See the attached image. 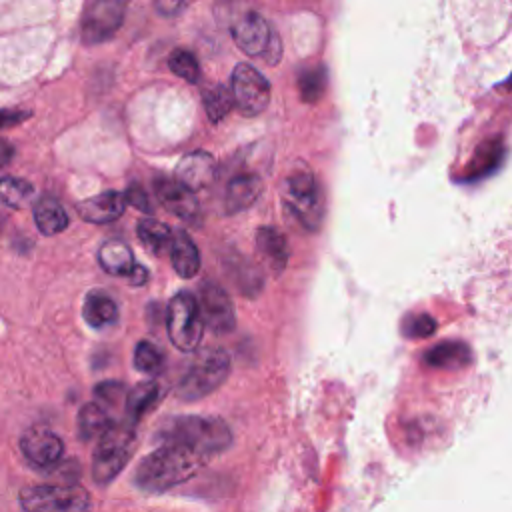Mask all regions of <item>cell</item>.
Returning a JSON list of instances; mask_svg holds the SVG:
<instances>
[{"label":"cell","mask_w":512,"mask_h":512,"mask_svg":"<svg viewBox=\"0 0 512 512\" xmlns=\"http://www.w3.org/2000/svg\"><path fill=\"white\" fill-rule=\"evenodd\" d=\"M204 462L202 456L186 446L160 444L138 462L132 480L138 490L160 494L190 480Z\"/></svg>","instance_id":"obj_1"},{"label":"cell","mask_w":512,"mask_h":512,"mask_svg":"<svg viewBox=\"0 0 512 512\" xmlns=\"http://www.w3.org/2000/svg\"><path fill=\"white\" fill-rule=\"evenodd\" d=\"M160 444L186 446L204 460L232 446L230 426L216 416H176L164 422L154 436Z\"/></svg>","instance_id":"obj_2"},{"label":"cell","mask_w":512,"mask_h":512,"mask_svg":"<svg viewBox=\"0 0 512 512\" xmlns=\"http://www.w3.org/2000/svg\"><path fill=\"white\" fill-rule=\"evenodd\" d=\"M138 446L136 428L126 422H114L100 438L92 454V480L108 486L126 468Z\"/></svg>","instance_id":"obj_3"},{"label":"cell","mask_w":512,"mask_h":512,"mask_svg":"<svg viewBox=\"0 0 512 512\" xmlns=\"http://www.w3.org/2000/svg\"><path fill=\"white\" fill-rule=\"evenodd\" d=\"M230 372V356L222 348L200 352L182 376L176 396L182 402H196L218 390Z\"/></svg>","instance_id":"obj_4"},{"label":"cell","mask_w":512,"mask_h":512,"mask_svg":"<svg viewBox=\"0 0 512 512\" xmlns=\"http://www.w3.org/2000/svg\"><path fill=\"white\" fill-rule=\"evenodd\" d=\"M282 200L300 226L312 232L320 228L324 218V192L308 168L286 176Z\"/></svg>","instance_id":"obj_5"},{"label":"cell","mask_w":512,"mask_h":512,"mask_svg":"<svg viewBox=\"0 0 512 512\" xmlns=\"http://www.w3.org/2000/svg\"><path fill=\"white\" fill-rule=\"evenodd\" d=\"M24 512H90V494L78 484H40L20 492Z\"/></svg>","instance_id":"obj_6"},{"label":"cell","mask_w":512,"mask_h":512,"mask_svg":"<svg viewBox=\"0 0 512 512\" xmlns=\"http://www.w3.org/2000/svg\"><path fill=\"white\" fill-rule=\"evenodd\" d=\"M232 38L248 56L264 58L272 66L282 56L278 34L258 12L240 14L232 24Z\"/></svg>","instance_id":"obj_7"},{"label":"cell","mask_w":512,"mask_h":512,"mask_svg":"<svg viewBox=\"0 0 512 512\" xmlns=\"http://www.w3.org/2000/svg\"><path fill=\"white\" fill-rule=\"evenodd\" d=\"M166 328L170 342L182 352H194L204 334V322L198 302L192 294H176L166 310Z\"/></svg>","instance_id":"obj_8"},{"label":"cell","mask_w":512,"mask_h":512,"mask_svg":"<svg viewBox=\"0 0 512 512\" xmlns=\"http://www.w3.org/2000/svg\"><path fill=\"white\" fill-rule=\"evenodd\" d=\"M230 94L244 116H256L264 112L270 102V84L260 70L242 62L232 70Z\"/></svg>","instance_id":"obj_9"},{"label":"cell","mask_w":512,"mask_h":512,"mask_svg":"<svg viewBox=\"0 0 512 512\" xmlns=\"http://www.w3.org/2000/svg\"><path fill=\"white\" fill-rule=\"evenodd\" d=\"M126 4L120 0H96L86 4L80 20V36L84 44H100L110 40L124 22Z\"/></svg>","instance_id":"obj_10"},{"label":"cell","mask_w":512,"mask_h":512,"mask_svg":"<svg viewBox=\"0 0 512 512\" xmlns=\"http://www.w3.org/2000/svg\"><path fill=\"white\" fill-rule=\"evenodd\" d=\"M198 308L204 326L212 332L226 334L236 326V312L228 292L216 282H204L198 296Z\"/></svg>","instance_id":"obj_11"},{"label":"cell","mask_w":512,"mask_h":512,"mask_svg":"<svg viewBox=\"0 0 512 512\" xmlns=\"http://www.w3.org/2000/svg\"><path fill=\"white\" fill-rule=\"evenodd\" d=\"M20 450L24 458L42 470L54 468L64 454L62 438L46 426H32L20 438Z\"/></svg>","instance_id":"obj_12"},{"label":"cell","mask_w":512,"mask_h":512,"mask_svg":"<svg viewBox=\"0 0 512 512\" xmlns=\"http://www.w3.org/2000/svg\"><path fill=\"white\" fill-rule=\"evenodd\" d=\"M154 190H156V198L170 214L178 216L188 224L200 222V202L196 194L190 192L186 186H182L178 180L160 176L154 182Z\"/></svg>","instance_id":"obj_13"},{"label":"cell","mask_w":512,"mask_h":512,"mask_svg":"<svg viewBox=\"0 0 512 512\" xmlns=\"http://www.w3.org/2000/svg\"><path fill=\"white\" fill-rule=\"evenodd\" d=\"M214 176H216L214 156L204 150H194V152L182 156V160L176 166L174 180H178L190 192H198V190L210 186Z\"/></svg>","instance_id":"obj_14"},{"label":"cell","mask_w":512,"mask_h":512,"mask_svg":"<svg viewBox=\"0 0 512 512\" xmlns=\"http://www.w3.org/2000/svg\"><path fill=\"white\" fill-rule=\"evenodd\" d=\"M164 394H166V388L158 380H144L136 384L126 394V400H124V412H126L124 422L136 428V424L162 402Z\"/></svg>","instance_id":"obj_15"},{"label":"cell","mask_w":512,"mask_h":512,"mask_svg":"<svg viewBox=\"0 0 512 512\" xmlns=\"http://www.w3.org/2000/svg\"><path fill=\"white\" fill-rule=\"evenodd\" d=\"M126 206L124 194L116 192V190H106L100 192L98 196L86 198L82 202L76 204V210L80 214L82 220L92 222V224H108L114 222L122 216Z\"/></svg>","instance_id":"obj_16"},{"label":"cell","mask_w":512,"mask_h":512,"mask_svg":"<svg viewBox=\"0 0 512 512\" xmlns=\"http://www.w3.org/2000/svg\"><path fill=\"white\" fill-rule=\"evenodd\" d=\"M256 250L270 272L276 276L284 272L290 260V248L286 236L274 226H262L256 230Z\"/></svg>","instance_id":"obj_17"},{"label":"cell","mask_w":512,"mask_h":512,"mask_svg":"<svg viewBox=\"0 0 512 512\" xmlns=\"http://www.w3.org/2000/svg\"><path fill=\"white\" fill-rule=\"evenodd\" d=\"M262 194V180L258 174L240 172L228 180L224 192V210L226 214H236L250 208Z\"/></svg>","instance_id":"obj_18"},{"label":"cell","mask_w":512,"mask_h":512,"mask_svg":"<svg viewBox=\"0 0 512 512\" xmlns=\"http://www.w3.org/2000/svg\"><path fill=\"white\" fill-rule=\"evenodd\" d=\"M472 360L468 344L460 340H444L428 348L424 354V364L438 370H460L466 368Z\"/></svg>","instance_id":"obj_19"},{"label":"cell","mask_w":512,"mask_h":512,"mask_svg":"<svg viewBox=\"0 0 512 512\" xmlns=\"http://www.w3.org/2000/svg\"><path fill=\"white\" fill-rule=\"evenodd\" d=\"M170 256H172V268L180 278H192L200 270V252L188 232L176 230L172 232L170 242Z\"/></svg>","instance_id":"obj_20"},{"label":"cell","mask_w":512,"mask_h":512,"mask_svg":"<svg viewBox=\"0 0 512 512\" xmlns=\"http://www.w3.org/2000/svg\"><path fill=\"white\" fill-rule=\"evenodd\" d=\"M98 262L104 268V272L112 276H126V278L138 264L134 260L130 246L122 240H106L98 250Z\"/></svg>","instance_id":"obj_21"},{"label":"cell","mask_w":512,"mask_h":512,"mask_svg":"<svg viewBox=\"0 0 512 512\" xmlns=\"http://www.w3.org/2000/svg\"><path fill=\"white\" fill-rule=\"evenodd\" d=\"M34 222L44 236H54L64 232L70 220L68 212L56 198L44 196L34 204Z\"/></svg>","instance_id":"obj_22"},{"label":"cell","mask_w":512,"mask_h":512,"mask_svg":"<svg viewBox=\"0 0 512 512\" xmlns=\"http://www.w3.org/2000/svg\"><path fill=\"white\" fill-rule=\"evenodd\" d=\"M82 314H84V320L88 322V326L106 328L118 320V306L112 300V296H108L106 292L92 290L84 300Z\"/></svg>","instance_id":"obj_23"},{"label":"cell","mask_w":512,"mask_h":512,"mask_svg":"<svg viewBox=\"0 0 512 512\" xmlns=\"http://www.w3.org/2000/svg\"><path fill=\"white\" fill-rule=\"evenodd\" d=\"M114 420L110 418L108 410L102 408L98 402H88L80 408L78 412V436L88 442V440H98Z\"/></svg>","instance_id":"obj_24"},{"label":"cell","mask_w":512,"mask_h":512,"mask_svg":"<svg viewBox=\"0 0 512 512\" xmlns=\"http://www.w3.org/2000/svg\"><path fill=\"white\" fill-rule=\"evenodd\" d=\"M136 234L142 246L154 256L164 254L172 242V230L154 218H142L136 226Z\"/></svg>","instance_id":"obj_25"},{"label":"cell","mask_w":512,"mask_h":512,"mask_svg":"<svg viewBox=\"0 0 512 512\" xmlns=\"http://www.w3.org/2000/svg\"><path fill=\"white\" fill-rule=\"evenodd\" d=\"M202 102H204L206 116L212 124H218L222 118H226L234 106L232 94L224 84H212V86L204 88Z\"/></svg>","instance_id":"obj_26"},{"label":"cell","mask_w":512,"mask_h":512,"mask_svg":"<svg viewBox=\"0 0 512 512\" xmlns=\"http://www.w3.org/2000/svg\"><path fill=\"white\" fill-rule=\"evenodd\" d=\"M326 88V70L324 66L316 64L310 68L300 70L298 74V92L304 102H316L322 98Z\"/></svg>","instance_id":"obj_27"},{"label":"cell","mask_w":512,"mask_h":512,"mask_svg":"<svg viewBox=\"0 0 512 512\" xmlns=\"http://www.w3.org/2000/svg\"><path fill=\"white\" fill-rule=\"evenodd\" d=\"M34 192V186L24 180V178H16V176H4L0 178V200L6 206L18 208L22 206Z\"/></svg>","instance_id":"obj_28"},{"label":"cell","mask_w":512,"mask_h":512,"mask_svg":"<svg viewBox=\"0 0 512 512\" xmlns=\"http://www.w3.org/2000/svg\"><path fill=\"white\" fill-rule=\"evenodd\" d=\"M168 66L176 76L184 78L190 84L198 82L200 78V64L190 50H184V48L172 50L168 56Z\"/></svg>","instance_id":"obj_29"},{"label":"cell","mask_w":512,"mask_h":512,"mask_svg":"<svg viewBox=\"0 0 512 512\" xmlns=\"http://www.w3.org/2000/svg\"><path fill=\"white\" fill-rule=\"evenodd\" d=\"M500 158H502V146L498 142L484 144L478 150V154L472 158L468 178H482V176L490 174L500 164Z\"/></svg>","instance_id":"obj_30"},{"label":"cell","mask_w":512,"mask_h":512,"mask_svg":"<svg viewBox=\"0 0 512 512\" xmlns=\"http://www.w3.org/2000/svg\"><path fill=\"white\" fill-rule=\"evenodd\" d=\"M164 366V356L162 352L148 340H142L138 342L136 350H134V368L138 372H144V374H158Z\"/></svg>","instance_id":"obj_31"},{"label":"cell","mask_w":512,"mask_h":512,"mask_svg":"<svg viewBox=\"0 0 512 512\" xmlns=\"http://www.w3.org/2000/svg\"><path fill=\"white\" fill-rule=\"evenodd\" d=\"M126 394H128L126 386L118 380H106V382L96 384V388H94L96 402L106 410L110 406H118L122 400H126Z\"/></svg>","instance_id":"obj_32"},{"label":"cell","mask_w":512,"mask_h":512,"mask_svg":"<svg viewBox=\"0 0 512 512\" xmlns=\"http://www.w3.org/2000/svg\"><path fill=\"white\" fill-rule=\"evenodd\" d=\"M436 328H438L436 320L424 312L408 316L402 324V332L406 338H428L436 332Z\"/></svg>","instance_id":"obj_33"},{"label":"cell","mask_w":512,"mask_h":512,"mask_svg":"<svg viewBox=\"0 0 512 512\" xmlns=\"http://www.w3.org/2000/svg\"><path fill=\"white\" fill-rule=\"evenodd\" d=\"M124 200H126L130 206H134L136 210L152 212V204H150L146 192L142 190V186H138V184H130V186H128V190H126V194H124Z\"/></svg>","instance_id":"obj_34"},{"label":"cell","mask_w":512,"mask_h":512,"mask_svg":"<svg viewBox=\"0 0 512 512\" xmlns=\"http://www.w3.org/2000/svg\"><path fill=\"white\" fill-rule=\"evenodd\" d=\"M30 114L26 110H0V128H8V126H16L20 122H24Z\"/></svg>","instance_id":"obj_35"},{"label":"cell","mask_w":512,"mask_h":512,"mask_svg":"<svg viewBox=\"0 0 512 512\" xmlns=\"http://www.w3.org/2000/svg\"><path fill=\"white\" fill-rule=\"evenodd\" d=\"M186 8H188L186 2H166V0L156 2V10H158L162 16H166V18L178 16V14H180L182 10H186Z\"/></svg>","instance_id":"obj_36"},{"label":"cell","mask_w":512,"mask_h":512,"mask_svg":"<svg viewBox=\"0 0 512 512\" xmlns=\"http://www.w3.org/2000/svg\"><path fill=\"white\" fill-rule=\"evenodd\" d=\"M128 282H130L132 286H140V284L148 282V270H146L142 264H136L134 270L128 274Z\"/></svg>","instance_id":"obj_37"},{"label":"cell","mask_w":512,"mask_h":512,"mask_svg":"<svg viewBox=\"0 0 512 512\" xmlns=\"http://www.w3.org/2000/svg\"><path fill=\"white\" fill-rule=\"evenodd\" d=\"M12 158H14V146H12L8 140L0 138V170H2L4 166H8Z\"/></svg>","instance_id":"obj_38"}]
</instances>
